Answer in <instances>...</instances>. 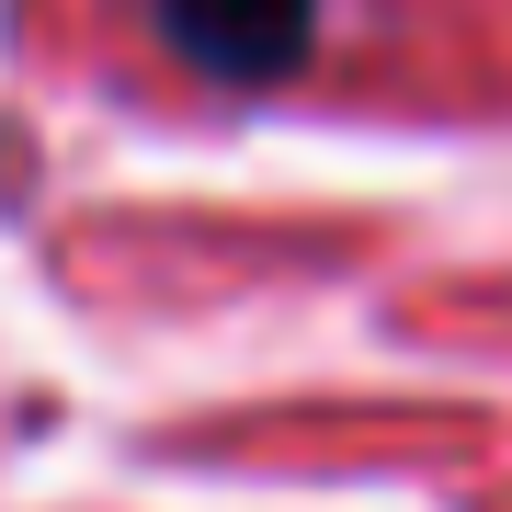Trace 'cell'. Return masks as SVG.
Listing matches in <instances>:
<instances>
[{
  "instance_id": "1",
  "label": "cell",
  "mask_w": 512,
  "mask_h": 512,
  "mask_svg": "<svg viewBox=\"0 0 512 512\" xmlns=\"http://www.w3.org/2000/svg\"><path fill=\"white\" fill-rule=\"evenodd\" d=\"M342 23H365V0H148V35L217 92H296Z\"/></svg>"
}]
</instances>
